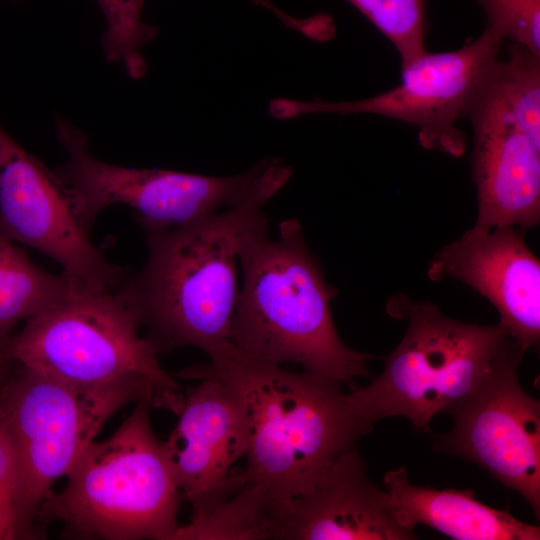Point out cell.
I'll return each instance as SVG.
<instances>
[{
  "instance_id": "obj_1",
  "label": "cell",
  "mask_w": 540,
  "mask_h": 540,
  "mask_svg": "<svg viewBox=\"0 0 540 540\" xmlns=\"http://www.w3.org/2000/svg\"><path fill=\"white\" fill-rule=\"evenodd\" d=\"M283 185L182 225L144 231L148 259L115 289L156 352L228 342L243 248L268 232L262 210Z\"/></svg>"
},
{
  "instance_id": "obj_2",
  "label": "cell",
  "mask_w": 540,
  "mask_h": 540,
  "mask_svg": "<svg viewBox=\"0 0 540 540\" xmlns=\"http://www.w3.org/2000/svg\"><path fill=\"white\" fill-rule=\"evenodd\" d=\"M206 355L197 366L228 385L242 407L247 450L239 484L290 503L373 429L339 381L261 361L229 341Z\"/></svg>"
},
{
  "instance_id": "obj_3",
  "label": "cell",
  "mask_w": 540,
  "mask_h": 540,
  "mask_svg": "<svg viewBox=\"0 0 540 540\" xmlns=\"http://www.w3.org/2000/svg\"><path fill=\"white\" fill-rule=\"evenodd\" d=\"M238 291L228 341L242 352L274 364H296L303 371L356 389L369 376L371 355L349 348L339 336L330 310L334 292L290 218L276 238L268 232L249 242L239 255Z\"/></svg>"
},
{
  "instance_id": "obj_4",
  "label": "cell",
  "mask_w": 540,
  "mask_h": 540,
  "mask_svg": "<svg viewBox=\"0 0 540 540\" xmlns=\"http://www.w3.org/2000/svg\"><path fill=\"white\" fill-rule=\"evenodd\" d=\"M115 432L94 440L36 517L39 538L61 523L67 537L173 540L181 492L163 441L152 428L151 402L140 399Z\"/></svg>"
},
{
  "instance_id": "obj_5",
  "label": "cell",
  "mask_w": 540,
  "mask_h": 540,
  "mask_svg": "<svg viewBox=\"0 0 540 540\" xmlns=\"http://www.w3.org/2000/svg\"><path fill=\"white\" fill-rule=\"evenodd\" d=\"M7 360L84 388L134 385L153 408L179 414L184 392L113 291L76 290L25 321L3 347Z\"/></svg>"
},
{
  "instance_id": "obj_6",
  "label": "cell",
  "mask_w": 540,
  "mask_h": 540,
  "mask_svg": "<svg viewBox=\"0 0 540 540\" xmlns=\"http://www.w3.org/2000/svg\"><path fill=\"white\" fill-rule=\"evenodd\" d=\"M391 310L408 320L402 340L384 358L379 376L349 392L359 415L372 425L402 416L415 431H427L435 414L473 391L518 344L499 323H463L429 302L399 299Z\"/></svg>"
},
{
  "instance_id": "obj_7",
  "label": "cell",
  "mask_w": 540,
  "mask_h": 540,
  "mask_svg": "<svg viewBox=\"0 0 540 540\" xmlns=\"http://www.w3.org/2000/svg\"><path fill=\"white\" fill-rule=\"evenodd\" d=\"M146 398L134 385L84 388L10 362L0 381V409L17 463L18 539H38L36 517L96 439L106 421ZM151 402V401H150Z\"/></svg>"
},
{
  "instance_id": "obj_8",
  "label": "cell",
  "mask_w": 540,
  "mask_h": 540,
  "mask_svg": "<svg viewBox=\"0 0 540 540\" xmlns=\"http://www.w3.org/2000/svg\"><path fill=\"white\" fill-rule=\"evenodd\" d=\"M55 128L67 153L55 173L88 233L100 212L113 204L133 208L144 231L165 229L234 207L288 177L287 167L277 158L226 177L117 166L92 156L86 134L65 118L57 116Z\"/></svg>"
},
{
  "instance_id": "obj_9",
  "label": "cell",
  "mask_w": 540,
  "mask_h": 540,
  "mask_svg": "<svg viewBox=\"0 0 540 540\" xmlns=\"http://www.w3.org/2000/svg\"><path fill=\"white\" fill-rule=\"evenodd\" d=\"M503 33L486 25L482 34L460 49L428 53L402 68L401 83L366 99L342 102L278 98L270 102L271 116L290 119L306 114H376L418 129L420 144L454 157L465 152L458 128L484 77L499 58Z\"/></svg>"
},
{
  "instance_id": "obj_10",
  "label": "cell",
  "mask_w": 540,
  "mask_h": 540,
  "mask_svg": "<svg viewBox=\"0 0 540 540\" xmlns=\"http://www.w3.org/2000/svg\"><path fill=\"white\" fill-rule=\"evenodd\" d=\"M516 344L480 384L442 412L454 420L434 448L473 461L517 491L540 517V402L521 386Z\"/></svg>"
},
{
  "instance_id": "obj_11",
  "label": "cell",
  "mask_w": 540,
  "mask_h": 540,
  "mask_svg": "<svg viewBox=\"0 0 540 540\" xmlns=\"http://www.w3.org/2000/svg\"><path fill=\"white\" fill-rule=\"evenodd\" d=\"M0 232L50 257L77 289L113 291L126 274L95 246L55 171L0 125Z\"/></svg>"
},
{
  "instance_id": "obj_12",
  "label": "cell",
  "mask_w": 540,
  "mask_h": 540,
  "mask_svg": "<svg viewBox=\"0 0 540 540\" xmlns=\"http://www.w3.org/2000/svg\"><path fill=\"white\" fill-rule=\"evenodd\" d=\"M464 117L474 134L475 225L521 230L536 226L540 221V148L518 126L504 98L495 63Z\"/></svg>"
},
{
  "instance_id": "obj_13",
  "label": "cell",
  "mask_w": 540,
  "mask_h": 540,
  "mask_svg": "<svg viewBox=\"0 0 540 540\" xmlns=\"http://www.w3.org/2000/svg\"><path fill=\"white\" fill-rule=\"evenodd\" d=\"M179 377L199 382L184 393L163 445L181 495L196 514L238 488L231 470L247 450L246 423L236 395L218 377L197 365Z\"/></svg>"
},
{
  "instance_id": "obj_14",
  "label": "cell",
  "mask_w": 540,
  "mask_h": 540,
  "mask_svg": "<svg viewBox=\"0 0 540 540\" xmlns=\"http://www.w3.org/2000/svg\"><path fill=\"white\" fill-rule=\"evenodd\" d=\"M520 230L474 225L435 254L428 276L459 280L486 297L499 324L526 351L540 339V261Z\"/></svg>"
},
{
  "instance_id": "obj_15",
  "label": "cell",
  "mask_w": 540,
  "mask_h": 540,
  "mask_svg": "<svg viewBox=\"0 0 540 540\" xmlns=\"http://www.w3.org/2000/svg\"><path fill=\"white\" fill-rule=\"evenodd\" d=\"M357 447L331 462L293 499L284 540H411L387 490L375 486Z\"/></svg>"
},
{
  "instance_id": "obj_16",
  "label": "cell",
  "mask_w": 540,
  "mask_h": 540,
  "mask_svg": "<svg viewBox=\"0 0 540 540\" xmlns=\"http://www.w3.org/2000/svg\"><path fill=\"white\" fill-rule=\"evenodd\" d=\"M384 485L398 520L411 531L423 524L456 540L540 539L539 526L477 501L471 489L416 486L410 483L404 467L388 471Z\"/></svg>"
},
{
  "instance_id": "obj_17",
  "label": "cell",
  "mask_w": 540,
  "mask_h": 540,
  "mask_svg": "<svg viewBox=\"0 0 540 540\" xmlns=\"http://www.w3.org/2000/svg\"><path fill=\"white\" fill-rule=\"evenodd\" d=\"M286 503L253 483H241L230 495L191 515L173 540H284Z\"/></svg>"
},
{
  "instance_id": "obj_18",
  "label": "cell",
  "mask_w": 540,
  "mask_h": 540,
  "mask_svg": "<svg viewBox=\"0 0 540 540\" xmlns=\"http://www.w3.org/2000/svg\"><path fill=\"white\" fill-rule=\"evenodd\" d=\"M77 289L62 272L51 274L0 232V350L15 326L65 299Z\"/></svg>"
},
{
  "instance_id": "obj_19",
  "label": "cell",
  "mask_w": 540,
  "mask_h": 540,
  "mask_svg": "<svg viewBox=\"0 0 540 540\" xmlns=\"http://www.w3.org/2000/svg\"><path fill=\"white\" fill-rule=\"evenodd\" d=\"M495 71L518 126L540 148V55L511 43Z\"/></svg>"
},
{
  "instance_id": "obj_20",
  "label": "cell",
  "mask_w": 540,
  "mask_h": 540,
  "mask_svg": "<svg viewBox=\"0 0 540 540\" xmlns=\"http://www.w3.org/2000/svg\"><path fill=\"white\" fill-rule=\"evenodd\" d=\"M145 0H96L107 23L102 49L109 62H121L132 79L147 69L143 46L157 36V28L141 19Z\"/></svg>"
},
{
  "instance_id": "obj_21",
  "label": "cell",
  "mask_w": 540,
  "mask_h": 540,
  "mask_svg": "<svg viewBox=\"0 0 540 540\" xmlns=\"http://www.w3.org/2000/svg\"><path fill=\"white\" fill-rule=\"evenodd\" d=\"M396 48L401 68L425 49L426 0H347Z\"/></svg>"
},
{
  "instance_id": "obj_22",
  "label": "cell",
  "mask_w": 540,
  "mask_h": 540,
  "mask_svg": "<svg viewBox=\"0 0 540 540\" xmlns=\"http://www.w3.org/2000/svg\"><path fill=\"white\" fill-rule=\"evenodd\" d=\"M484 11L487 25L505 39L540 55V0H474Z\"/></svg>"
},
{
  "instance_id": "obj_23",
  "label": "cell",
  "mask_w": 540,
  "mask_h": 540,
  "mask_svg": "<svg viewBox=\"0 0 540 540\" xmlns=\"http://www.w3.org/2000/svg\"><path fill=\"white\" fill-rule=\"evenodd\" d=\"M17 488L15 451L0 409V540L18 539Z\"/></svg>"
},
{
  "instance_id": "obj_24",
  "label": "cell",
  "mask_w": 540,
  "mask_h": 540,
  "mask_svg": "<svg viewBox=\"0 0 540 540\" xmlns=\"http://www.w3.org/2000/svg\"><path fill=\"white\" fill-rule=\"evenodd\" d=\"M10 367V362L7 360L3 350H0V381Z\"/></svg>"
}]
</instances>
